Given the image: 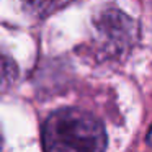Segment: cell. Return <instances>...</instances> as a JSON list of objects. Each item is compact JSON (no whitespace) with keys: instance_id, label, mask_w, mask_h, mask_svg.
I'll return each instance as SVG.
<instances>
[{"instance_id":"obj_1","label":"cell","mask_w":152,"mask_h":152,"mask_svg":"<svg viewBox=\"0 0 152 152\" xmlns=\"http://www.w3.org/2000/svg\"><path fill=\"white\" fill-rule=\"evenodd\" d=\"M44 152H105L106 132L98 118L80 108H61L43 126Z\"/></svg>"},{"instance_id":"obj_2","label":"cell","mask_w":152,"mask_h":152,"mask_svg":"<svg viewBox=\"0 0 152 152\" xmlns=\"http://www.w3.org/2000/svg\"><path fill=\"white\" fill-rule=\"evenodd\" d=\"M137 36V23L118 8H105L93 20V38L105 56H124L136 44Z\"/></svg>"},{"instance_id":"obj_3","label":"cell","mask_w":152,"mask_h":152,"mask_svg":"<svg viewBox=\"0 0 152 152\" xmlns=\"http://www.w3.org/2000/svg\"><path fill=\"white\" fill-rule=\"evenodd\" d=\"M18 79V66L10 54L0 49V93L7 92Z\"/></svg>"},{"instance_id":"obj_4","label":"cell","mask_w":152,"mask_h":152,"mask_svg":"<svg viewBox=\"0 0 152 152\" xmlns=\"http://www.w3.org/2000/svg\"><path fill=\"white\" fill-rule=\"evenodd\" d=\"M25 10L33 17H46L51 12H54L59 5H62L66 0H21Z\"/></svg>"},{"instance_id":"obj_5","label":"cell","mask_w":152,"mask_h":152,"mask_svg":"<svg viewBox=\"0 0 152 152\" xmlns=\"http://www.w3.org/2000/svg\"><path fill=\"white\" fill-rule=\"evenodd\" d=\"M147 142L152 145V126H151V129H149V132H147Z\"/></svg>"},{"instance_id":"obj_6","label":"cell","mask_w":152,"mask_h":152,"mask_svg":"<svg viewBox=\"0 0 152 152\" xmlns=\"http://www.w3.org/2000/svg\"><path fill=\"white\" fill-rule=\"evenodd\" d=\"M0 149H2V132H0Z\"/></svg>"}]
</instances>
